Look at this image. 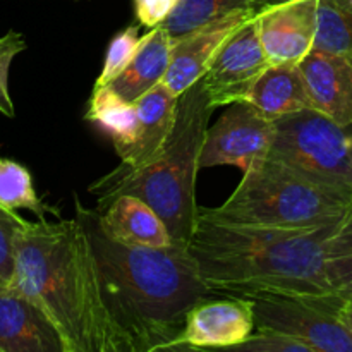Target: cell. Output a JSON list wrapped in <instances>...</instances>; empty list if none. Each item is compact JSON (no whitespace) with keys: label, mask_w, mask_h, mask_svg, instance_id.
I'll list each match as a JSON object with an SVG mask.
<instances>
[{"label":"cell","mask_w":352,"mask_h":352,"mask_svg":"<svg viewBox=\"0 0 352 352\" xmlns=\"http://www.w3.org/2000/svg\"><path fill=\"white\" fill-rule=\"evenodd\" d=\"M100 277L103 299L133 352L170 351L189 309L217 294L203 282L188 248L127 246L112 239L98 210L76 201Z\"/></svg>","instance_id":"6da1fadb"},{"label":"cell","mask_w":352,"mask_h":352,"mask_svg":"<svg viewBox=\"0 0 352 352\" xmlns=\"http://www.w3.org/2000/svg\"><path fill=\"white\" fill-rule=\"evenodd\" d=\"M10 285L50 316L67 352H133L107 308L88 236L76 217L24 226Z\"/></svg>","instance_id":"7a4b0ae2"},{"label":"cell","mask_w":352,"mask_h":352,"mask_svg":"<svg viewBox=\"0 0 352 352\" xmlns=\"http://www.w3.org/2000/svg\"><path fill=\"white\" fill-rule=\"evenodd\" d=\"M337 226L260 229L198 215L188 250L203 282L217 294L325 298L336 296L327 278L325 251Z\"/></svg>","instance_id":"3957f363"},{"label":"cell","mask_w":352,"mask_h":352,"mask_svg":"<svg viewBox=\"0 0 352 352\" xmlns=\"http://www.w3.org/2000/svg\"><path fill=\"white\" fill-rule=\"evenodd\" d=\"M213 109L201 79L179 96L177 120L164 150L140 168L122 164L89 186L98 205L119 195H133L146 201L167 226L175 246L188 248L199 206L196 205V177L199 155Z\"/></svg>","instance_id":"277c9868"},{"label":"cell","mask_w":352,"mask_h":352,"mask_svg":"<svg viewBox=\"0 0 352 352\" xmlns=\"http://www.w3.org/2000/svg\"><path fill=\"white\" fill-rule=\"evenodd\" d=\"M352 210V196L332 191L268 157L244 172L236 191L215 208H199L212 222L260 229L316 230L337 226Z\"/></svg>","instance_id":"5b68a950"},{"label":"cell","mask_w":352,"mask_h":352,"mask_svg":"<svg viewBox=\"0 0 352 352\" xmlns=\"http://www.w3.org/2000/svg\"><path fill=\"white\" fill-rule=\"evenodd\" d=\"M270 158L352 196V126H340L318 110L305 109L274 120Z\"/></svg>","instance_id":"8992f818"},{"label":"cell","mask_w":352,"mask_h":352,"mask_svg":"<svg viewBox=\"0 0 352 352\" xmlns=\"http://www.w3.org/2000/svg\"><path fill=\"white\" fill-rule=\"evenodd\" d=\"M254 330L284 333L311 352H352V336L339 315V296H256Z\"/></svg>","instance_id":"52a82bcc"},{"label":"cell","mask_w":352,"mask_h":352,"mask_svg":"<svg viewBox=\"0 0 352 352\" xmlns=\"http://www.w3.org/2000/svg\"><path fill=\"white\" fill-rule=\"evenodd\" d=\"M272 143L274 122L251 103H232L206 131L199 167L232 165L244 174L270 157Z\"/></svg>","instance_id":"ba28073f"},{"label":"cell","mask_w":352,"mask_h":352,"mask_svg":"<svg viewBox=\"0 0 352 352\" xmlns=\"http://www.w3.org/2000/svg\"><path fill=\"white\" fill-rule=\"evenodd\" d=\"M254 17L222 45L201 78L213 110L246 102L254 82L272 65L261 45Z\"/></svg>","instance_id":"9c48e42d"},{"label":"cell","mask_w":352,"mask_h":352,"mask_svg":"<svg viewBox=\"0 0 352 352\" xmlns=\"http://www.w3.org/2000/svg\"><path fill=\"white\" fill-rule=\"evenodd\" d=\"M213 296L189 309L182 332L170 351L234 349L254 332L253 298Z\"/></svg>","instance_id":"30bf717a"},{"label":"cell","mask_w":352,"mask_h":352,"mask_svg":"<svg viewBox=\"0 0 352 352\" xmlns=\"http://www.w3.org/2000/svg\"><path fill=\"white\" fill-rule=\"evenodd\" d=\"M320 0L267 2L256 28L270 64H299L315 47Z\"/></svg>","instance_id":"8fae6325"},{"label":"cell","mask_w":352,"mask_h":352,"mask_svg":"<svg viewBox=\"0 0 352 352\" xmlns=\"http://www.w3.org/2000/svg\"><path fill=\"white\" fill-rule=\"evenodd\" d=\"M263 7V6H261ZM261 7H244L237 9L220 19L212 21L201 28L189 31L172 40L170 65L164 82L175 96H181L186 89L199 81L212 65L222 45L253 19Z\"/></svg>","instance_id":"7c38bea8"},{"label":"cell","mask_w":352,"mask_h":352,"mask_svg":"<svg viewBox=\"0 0 352 352\" xmlns=\"http://www.w3.org/2000/svg\"><path fill=\"white\" fill-rule=\"evenodd\" d=\"M0 352H67L50 316L10 284H0Z\"/></svg>","instance_id":"4fadbf2b"},{"label":"cell","mask_w":352,"mask_h":352,"mask_svg":"<svg viewBox=\"0 0 352 352\" xmlns=\"http://www.w3.org/2000/svg\"><path fill=\"white\" fill-rule=\"evenodd\" d=\"M299 69L305 78L311 109L340 126H352V55L313 48Z\"/></svg>","instance_id":"5bb4252c"},{"label":"cell","mask_w":352,"mask_h":352,"mask_svg":"<svg viewBox=\"0 0 352 352\" xmlns=\"http://www.w3.org/2000/svg\"><path fill=\"white\" fill-rule=\"evenodd\" d=\"M96 210L103 230L119 243L144 248L174 246L162 217L141 198L119 195Z\"/></svg>","instance_id":"9a60e30c"},{"label":"cell","mask_w":352,"mask_h":352,"mask_svg":"<svg viewBox=\"0 0 352 352\" xmlns=\"http://www.w3.org/2000/svg\"><path fill=\"white\" fill-rule=\"evenodd\" d=\"M177 105L179 96H175L164 81L136 100L140 116L138 140L126 160L120 162L124 167L140 168L157 158L174 131Z\"/></svg>","instance_id":"2e32d148"},{"label":"cell","mask_w":352,"mask_h":352,"mask_svg":"<svg viewBox=\"0 0 352 352\" xmlns=\"http://www.w3.org/2000/svg\"><path fill=\"white\" fill-rule=\"evenodd\" d=\"M172 38L164 26L151 28L143 38L127 67L109 82L119 95L129 102L150 91L153 86L164 81L170 65Z\"/></svg>","instance_id":"e0dca14e"},{"label":"cell","mask_w":352,"mask_h":352,"mask_svg":"<svg viewBox=\"0 0 352 352\" xmlns=\"http://www.w3.org/2000/svg\"><path fill=\"white\" fill-rule=\"evenodd\" d=\"M248 103L272 122L289 113L311 109L299 64H272L258 78Z\"/></svg>","instance_id":"ac0fdd59"},{"label":"cell","mask_w":352,"mask_h":352,"mask_svg":"<svg viewBox=\"0 0 352 352\" xmlns=\"http://www.w3.org/2000/svg\"><path fill=\"white\" fill-rule=\"evenodd\" d=\"M85 119L109 134L120 162L126 160L138 140L140 116L136 102L126 100L110 85H95Z\"/></svg>","instance_id":"d6986e66"},{"label":"cell","mask_w":352,"mask_h":352,"mask_svg":"<svg viewBox=\"0 0 352 352\" xmlns=\"http://www.w3.org/2000/svg\"><path fill=\"white\" fill-rule=\"evenodd\" d=\"M267 0H182L162 26L172 40L244 7H261Z\"/></svg>","instance_id":"ffe728a7"},{"label":"cell","mask_w":352,"mask_h":352,"mask_svg":"<svg viewBox=\"0 0 352 352\" xmlns=\"http://www.w3.org/2000/svg\"><path fill=\"white\" fill-rule=\"evenodd\" d=\"M0 206L10 212L28 210L38 220H47L45 213L52 212L36 195L30 170L9 158H0Z\"/></svg>","instance_id":"44dd1931"},{"label":"cell","mask_w":352,"mask_h":352,"mask_svg":"<svg viewBox=\"0 0 352 352\" xmlns=\"http://www.w3.org/2000/svg\"><path fill=\"white\" fill-rule=\"evenodd\" d=\"M316 50L352 55V9L339 0H320Z\"/></svg>","instance_id":"7402d4cb"},{"label":"cell","mask_w":352,"mask_h":352,"mask_svg":"<svg viewBox=\"0 0 352 352\" xmlns=\"http://www.w3.org/2000/svg\"><path fill=\"white\" fill-rule=\"evenodd\" d=\"M140 26L141 24H133V26H127L126 30L119 31L116 36L110 40L109 48H107L105 60H103L102 72H100L98 79H96L95 85H109L112 82L124 69L127 67L131 60H133L134 54H136L138 47L141 43L140 36Z\"/></svg>","instance_id":"603a6c76"},{"label":"cell","mask_w":352,"mask_h":352,"mask_svg":"<svg viewBox=\"0 0 352 352\" xmlns=\"http://www.w3.org/2000/svg\"><path fill=\"white\" fill-rule=\"evenodd\" d=\"M28 220L0 206V284L9 285L16 267V244Z\"/></svg>","instance_id":"cb8c5ba5"},{"label":"cell","mask_w":352,"mask_h":352,"mask_svg":"<svg viewBox=\"0 0 352 352\" xmlns=\"http://www.w3.org/2000/svg\"><path fill=\"white\" fill-rule=\"evenodd\" d=\"M28 43L24 40L23 33L9 31L3 36H0V113L12 119L16 116L12 98L9 93V71L14 58L26 50Z\"/></svg>","instance_id":"d4e9b609"},{"label":"cell","mask_w":352,"mask_h":352,"mask_svg":"<svg viewBox=\"0 0 352 352\" xmlns=\"http://www.w3.org/2000/svg\"><path fill=\"white\" fill-rule=\"evenodd\" d=\"M234 351L251 352H311L308 346L292 337L270 330H256L243 344L234 347Z\"/></svg>","instance_id":"484cf974"},{"label":"cell","mask_w":352,"mask_h":352,"mask_svg":"<svg viewBox=\"0 0 352 352\" xmlns=\"http://www.w3.org/2000/svg\"><path fill=\"white\" fill-rule=\"evenodd\" d=\"M182 0H134V14L141 26H162Z\"/></svg>","instance_id":"4316f807"},{"label":"cell","mask_w":352,"mask_h":352,"mask_svg":"<svg viewBox=\"0 0 352 352\" xmlns=\"http://www.w3.org/2000/svg\"><path fill=\"white\" fill-rule=\"evenodd\" d=\"M339 315L352 336V299H342L339 306Z\"/></svg>","instance_id":"83f0119b"},{"label":"cell","mask_w":352,"mask_h":352,"mask_svg":"<svg viewBox=\"0 0 352 352\" xmlns=\"http://www.w3.org/2000/svg\"><path fill=\"white\" fill-rule=\"evenodd\" d=\"M337 296H339L340 299H352V280Z\"/></svg>","instance_id":"f1b7e54d"},{"label":"cell","mask_w":352,"mask_h":352,"mask_svg":"<svg viewBox=\"0 0 352 352\" xmlns=\"http://www.w3.org/2000/svg\"><path fill=\"white\" fill-rule=\"evenodd\" d=\"M340 3H344L346 7H349V9H352V0H339Z\"/></svg>","instance_id":"f546056e"}]
</instances>
